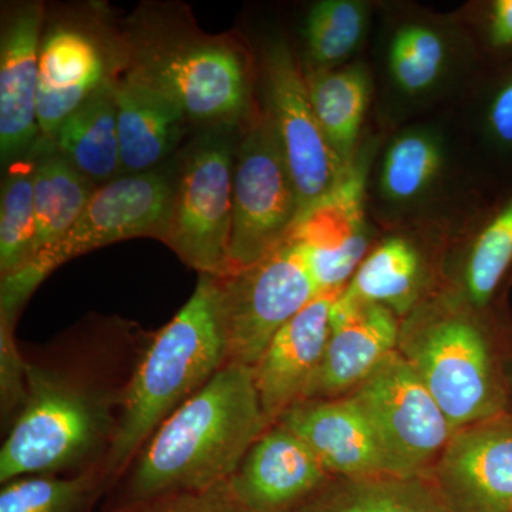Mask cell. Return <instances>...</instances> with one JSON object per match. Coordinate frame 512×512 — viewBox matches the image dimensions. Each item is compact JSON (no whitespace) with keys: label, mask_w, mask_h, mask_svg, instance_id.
Returning a JSON list of instances; mask_svg holds the SVG:
<instances>
[{"label":"cell","mask_w":512,"mask_h":512,"mask_svg":"<svg viewBox=\"0 0 512 512\" xmlns=\"http://www.w3.org/2000/svg\"><path fill=\"white\" fill-rule=\"evenodd\" d=\"M268 429L254 369L227 363L141 448L131 464L126 504L229 481Z\"/></svg>","instance_id":"6da1fadb"},{"label":"cell","mask_w":512,"mask_h":512,"mask_svg":"<svg viewBox=\"0 0 512 512\" xmlns=\"http://www.w3.org/2000/svg\"><path fill=\"white\" fill-rule=\"evenodd\" d=\"M228 363L217 276L200 275L191 298L144 349L121 396L103 461L107 478L130 468L158 427Z\"/></svg>","instance_id":"7a4b0ae2"},{"label":"cell","mask_w":512,"mask_h":512,"mask_svg":"<svg viewBox=\"0 0 512 512\" xmlns=\"http://www.w3.org/2000/svg\"><path fill=\"white\" fill-rule=\"evenodd\" d=\"M121 396L55 367L26 360V400L0 448V483L93 467L109 453ZM99 466V464H97Z\"/></svg>","instance_id":"3957f363"},{"label":"cell","mask_w":512,"mask_h":512,"mask_svg":"<svg viewBox=\"0 0 512 512\" xmlns=\"http://www.w3.org/2000/svg\"><path fill=\"white\" fill-rule=\"evenodd\" d=\"M174 187L157 171L121 175L94 191L86 210L70 231L39 252L22 271L2 278L0 318L15 322L40 282L64 262L93 249L138 237L164 241Z\"/></svg>","instance_id":"277c9868"},{"label":"cell","mask_w":512,"mask_h":512,"mask_svg":"<svg viewBox=\"0 0 512 512\" xmlns=\"http://www.w3.org/2000/svg\"><path fill=\"white\" fill-rule=\"evenodd\" d=\"M400 353L457 431L503 416L505 394L490 343L470 316L447 311L414 323Z\"/></svg>","instance_id":"5b68a950"},{"label":"cell","mask_w":512,"mask_h":512,"mask_svg":"<svg viewBox=\"0 0 512 512\" xmlns=\"http://www.w3.org/2000/svg\"><path fill=\"white\" fill-rule=\"evenodd\" d=\"M228 363L254 369L276 333L323 293L308 252L291 237L248 268L217 276Z\"/></svg>","instance_id":"8992f818"},{"label":"cell","mask_w":512,"mask_h":512,"mask_svg":"<svg viewBox=\"0 0 512 512\" xmlns=\"http://www.w3.org/2000/svg\"><path fill=\"white\" fill-rule=\"evenodd\" d=\"M350 396L375 431L390 476H424L456 434L412 363L397 350Z\"/></svg>","instance_id":"52a82bcc"},{"label":"cell","mask_w":512,"mask_h":512,"mask_svg":"<svg viewBox=\"0 0 512 512\" xmlns=\"http://www.w3.org/2000/svg\"><path fill=\"white\" fill-rule=\"evenodd\" d=\"M298 212L295 184L274 123L266 111L259 113L249 124L235 161L231 272L256 264L278 248Z\"/></svg>","instance_id":"ba28073f"},{"label":"cell","mask_w":512,"mask_h":512,"mask_svg":"<svg viewBox=\"0 0 512 512\" xmlns=\"http://www.w3.org/2000/svg\"><path fill=\"white\" fill-rule=\"evenodd\" d=\"M234 167L231 144L222 134H212L191 151L174 187L163 242L200 275L231 272Z\"/></svg>","instance_id":"9c48e42d"},{"label":"cell","mask_w":512,"mask_h":512,"mask_svg":"<svg viewBox=\"0 0 512 512\" xmlns=\"http://www.w3.org/2000/svg\"><path fill=\"white\" fill-rule=\"evenodd\" d=\"M130 74L177 101L185 116L198 123L232 126L247 116L248 63L229 40L171 46L148 56Z\"/></svg>","instance_id":"30bf717a"},{"label":"cell","mask_w":512,"mask_h":512,"mask_svg":"<svg viewBox=\"0 0 512 512\" xmlns=\"http://www.w3.org/2000/svg\"><path fill=\"white\" fill-rule=\"evenodd\" d=\"M264 82L266 114L281 141L302 212L336 183L346 165L330 147L309 99L305 74L285 43L266 50Z\"/></svg>","instance_id":"8fae6325"},{"label":"cell","mask_w":512,"mask_h":512,"mask_svg":"<svg viewBox=\"0 0 512 512\" xmlns=\"http://www.w3.org/2000/svg\"><path fill=\"white\" fill-rule=\"evenodd\" d=\"M362 163L350 161L319 200L299 212L288 237L301 242L323 291H342L367 251Z\"/></svg>","instance_id":"7c38bea8"},{"label":"cell","mask_w":512,"mask_h":512,"mask_svg":"<svg viewBox=\"0 0 512 512\" xmlns=\"http://www.w3.org/2000/svg\"><path fill=\"white\" fill-rule=\"evenodd\" d=\"M433 481L453 512H512V420L456 431Z\"/></svg>","instance_id":"4fadbf2b"},{"label":"cell","mask_w":512,"mask_h":512,"mask_svg":"<svg viewBox=\"0 0 512 512\" xmlns=\"http://www.w3.org/2000/svg\"><path fill=\"white\" fill-rule=\"evenodd\" d=\"M400 329L394 312L338 295L330 308V336L303 400L338 399L355 390L394 352ZM302 400V402H303Z\"/></svg>","instance_id":"5bb4252c"},{"label":"cell","mask_w":512,"mask_h":512,"mask_svg":"<svg viewBox=\"0 0 512 512\" xmlns=\"http://www.w3.org/2000/svg\"><path fill=\"white\" fill-rule=\"evenodd\" d=\"M328 474L296 434L274 424L256 440L228 483L248 512H293L326 484Z\"/></svg>","instance_id":"9a60e30c"},{"label":"cell","mask_w":512,"mask_h":512,"mask_svg":"<svg viewBox=\"0 0 512 512\" xmlns=\"http://www.w3.org/2000/svg\"><path fill=\"white\" fill-rule=\"evenodd\" d=\"M342 291L323 293L274 336L254 367L259 402L269 427L305 399L330 336V308Z\"/></svg>","instance_id":"2e32d148"},{"label":"cell","mask_w":512,"mask_h":512,"mask_svg":"<svg viewBox=\"0 0 512 512\" xmlns=\"http://www.w3.org/2000/svg\"><path fill=\"white\" fill-rule=\"evenodd\" d=\"M43 6H19L0 42V154L3 163L25 160L39 146L37 82Z\"/></svg>","instance_id":"e0dca14e"},{"label":"cell","mask_w":512,"mask_h":512,"mask_svg":"<svg viewBox=\"0 0 512 512\" xmlns=\"http://www.w3.org/2000/svg\"><path fill=\"white\" fill-rule=\"evenodd\" d=\"M275 424L296 434L328 473L342 477L387 474L375 431L352 396L303 400Z\"/></svg>","instance_id":"ac0fdd59"},{"label":"cell","mask_w":512,"mask_h":512,"mask_svg":"<svg viewBox=\"0 0 512 512\" xmlns=\"http://www.w3.org/2000/svg\"><path fill=\"white\" fill-rule=\"evenodd\" d=\"M109 80L103 53L92 36L66 26L50 30L39 53L40 141L50 146L63 121Z\"/></svg>","instance_id":"d6986e66"},{"label":"cell","mask_w":512,"mask_h":512,"mask_svg":"<svg viewBox=\"0 0 512 512\" xmlns=\"http://www.w3.org/2000/svg\"><path fill=\"white\" fill-rule=\"evenodd\" d=\"M114 90L121 171H153L177 146L188 117L177 101L131 74L114 82Z\"/></svg>","instance_id":"ffe728a7"},{"label":"cell","mask_w":512,"mask_h":512,"mask_svg":"<svg viewBox=\"0 0 512 512\" xmlns=\"http://www.w3.org/2000/svg\"><path fill=\"white\" fill-rule=\"evenodd\" d=\"M52 144L55 153L94 185L123 175L113 80L104 83L63 121Z\"/></svg>","instance_id":"44dd1931"},{"label":"cell","mask_w":512,"mask_h":512,"mask_svg":"<svg viewBox=\"0 0 512 512\" xmlns=\"http://www.w3.org/2000/svg\"><path fill=\"white\" fill-rule=\"evenodd\" d=\"M293 512H453L433 478L390 474L342 477L325 484Z\"/></svg>","instance_id":"7402d4cb"},{"label":"cell","mask_w":512,"mask_h":512,"mask_svg":"<svg viewBox=\"0 0 512 512\" xmlns=\"http://www.w3.org/2000/svg\"><path fill=\"white\" fill-rule=\"evenodd\" d=\"M306 87L320 127L342 163L352 161L370 100V82L362 67L305 74Z\"/></svg>","instance_id":"603a6c76"},{"label":"cell","mask_w":512,"mask_h":512,"mask_svg":"<svg viewBox=\"0 0 512 512\" xmlns=\"http://www.w3.org/2000/svg\"><path fill=\"white\" fill-rule=\"evenodd\" d=\"M96 185L57 153L35 163L36 237L33 258L63 238L86 210ZM32 258V259H33Z\"/></svg>","instance_id":"cb8c5ba5"},{"label":"cell","mask_w":512,"mask_h":512,"mask_svg":"<svg viewBox=\"0 0 512 512\" xmlns=\"http://www.w3.org/2000/svg\"><path fill=\"white\" fill-rule=\"evenodd\" d=\"M421 279L419 252L403 238H390L363 259L348 288L350 301L377 303L403 313L412 306Z\"/></svg>","instance_id":"d4e9b609"},{"label":"cell","mask_w":512,"mask_h":512,"mask_svg":"<svg viewBox=\"0 0 512 512\" xmlns=\"http://www.w3.org/2000/svg\"><path fill=\"white\" fill-rule=\"evenodd\" d=\"M107 476L103 466L76 476L37 474L6 481L0 491V512H86Z\"/></svg>","instance_id":"484cf974"},{"label":"cell","mask_w":512,"mask_h":512,"mask_svg":"<svg viewBox=\"0 0 512 512\" xmlns=\"http://www.w3.org/2000/svg\"><path fill=\"white\" fill-rule=\"evenodd\" d=\"M35 163L20 160L3 184L0 205V274L2 278L22 271L32 261L36 237Z\"/></svg>","instance_id":"4316f807"},{"label":"cell","mask_w":512,"mask_h":512,"mask_svg":"<svg viewBox=\"0 0 512 512\" xmlns=\"http://www.w3.org/2000/svg\"><path fill=\"white\" fill-rule=\"evenodd\" d=\"M366 8L353 0H323L309 12L305 25L309 72L333 70L362 42Z\"/></svg>","instance_id":"83f0119b"},{"label":"cell","mask_w":512,"mask_h":512,"mask_svg":"<svg viewBox=\"0 0 512 512\" xmlns=\"http://www.w3.org/2000/svg\"><path fill=\"white\" fill-rule=\"evenodd\" d=\"M443 165L439 144L423 133L403 134L384 157L380 188L393 202L416 200L436 180Z\"/></svg>","instance_id":"f1b7e54d"},{"label":"cell","mask_w":512,"mask_h":512,"mask_svg":"<svg viewBox=\"0 0 512 512\" xmlns=\"http://www.w3.org/2000/svg\"><path fill=\"white\" fill-rule=\"evenodd\" d=\"M511 264L512 197L485 225L468 256L466 288L473 305L490 302Z\"/></svg>","instance_id":"f546056e"},{"label":"cell","mask_w":512,"mask_h":512,"mask_svg":"<svg viewBox=\"0 0 512 512\" xmlns=\"http://www.w3.org/2000/svg\"><path fill=\"white\" fill-rule=\"evenodd\" d=\"M446 49L434 30L406 26L393 37L389 66L394 82L406 93L429 90L443 70Z\"/></svg>","instance_id":"4dcf8cb0"},{"label":"cell","mask_w":512,"mask_h":512,"mask_svg":"<svg viewBox=\"0 0 512 512\" xmlns=\"http://www.w3.org/2000/svg\"><path fill=\"white\" fill-rule=\"evenodd\" d=\"M110 512H248L232 493L228 481L205 490L158 495L124 504Z\"/></svg>","instance_id":"1f68e13d"},{"label":"cell","mask_w":512,"mask_h":512,"mask_svg":"<svg viewBox=\"0 0 512 512\" xmlns=\"http://www.w3.org/2000/svg\"><path fill=\"white\" fill-rule=\"evenodd\" d=\"M13 325L15 322L0 318V397L2 417L9 427L26 400V359L13 338Z\"/></svg>","instance_id":"d6a6232c"},{"label":"cell","mask_w":512,"mask_h":512,"mask_svg":"<svg viewBox=\"0 0 512 512\" xmlns=\"http://www.w3.org/2000/svg\"><path fill=\"white\" fill-rule=\"evenodd\" d=\"M488 128L498 143L512 146V77L503 84L491 101Z\"/></svg>","instance_id":"836d02e7"},{"label":"cell","mask_w":512,"mask_h":512,"mask_svg":"<svg viewBox=\"0 0 512 512\" xmlns=\"http://www.w3.org/2000/svg\"><path fill=\"white\" fill-rule=\"evenodd\" d=\"M488 32L495 47L512 46V0H497L493 3Z\"/></svg>","instance_id":"e575fe53"}]
</instances>
